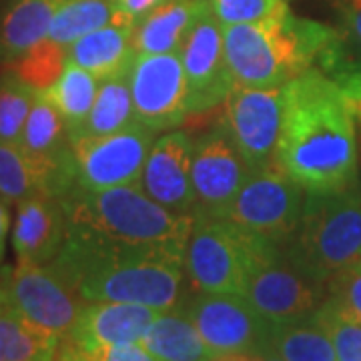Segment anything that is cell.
Wrapping results in <instances>:
<instances>
[{
    "mask_svg": "<svg viewBox=\"0 0 361 361\" xmlns=\"http://www.w3.org/2000/svg\"><path fill=\"white\" fill-rule=\"evenodd\" d=\"M277 167L305 193L343 191L357 183L355 115L343 89L319 68L283 85Z\"/></svg>",
    "mask_w": 361,
    "mask_h": 361,
    "instance_id": "6da1fadb",
    "label": "cell"
},
{
    "mask_svg": "<svg viewBox=\"0 0 361 361\" xmlns=\"http://www.w3.org/2000/svg\"><path fill=\"white\" fill-rule=\"evenodd\" d=\"M52 269L85 301H121L175 310L183 295L185 257L151 247L121 245L66 231Z\"/></svg>",
    "mask_w": 361,
    "mask_h": 361,
    "instance_id": "7a4b0ae2",
    "label": "cell"
},
{
    "mask_svg": "<svg viewBox=\"0 0 361 361\" xmlns=\"http://www.w3.org/2000/svg\"><path fill=\"white\" fill-rule=\"evenodd\" d=\"M339 35L291 11L259 23L223 26L225 56L237 87L279 89L317 63Z\"/></svg>",
    "mask_w": 361,
    "mask_h": 361,
    "instance_id": "3957f363",
    "label": "cell"
},
{
    "mask_svg": "<svg viewBox=\"0 0 361 361\" xmlns=\"http://www.w3.org/2000/svg\"><path fill=\"white\" fill-rule=\"evenodd\" d=\"M65 207L68 231L85 233L121 245L163 249L185 257L195 215L159 205L141 185L89 191L75 185L59 197Z\"/></svg>",
    "mask_w": 361,
    "mask_h": 361,
    "instance_id": "277c9868",
    "label": "cell"
},
{
    "mask_svg": "<svg viewBox=\"0 0 361 361\" xmlns=\"http://www.w3.org/2000/svg\"><path fill=\"white\" fill-rule=\"evenodd\" d=\"M283 257L313 281L327 285L361 263V191L353 185L331 193H305L295 233Z\"/></svg>",
    "mask_w": 361,
    "mask_h": 361,
    "instance_id": "5b68a950",
    "label": "cell"
},
{
    "mask_svg": "<svg viewBox=\"0 0 361 361\" xmlns=\"http://www.w3.org/2000/svg\"><path fill=\"white\" fill-rule=\"evenodd\" d=\"M281 249L229 219L195 217L185 249V271L201 293L243 295L249 277Z\"/></svg>",
    "mask_w": 361,
    "mask_h": 361,
    "instance_id": "8992f818",
    "label": "cell"
},
{
    "mask_svg": "<svg viewBox=\"0 0 361 361\" xmlns=\"http://www.w3.org/2000/svg\"><path fill=\"white\" fill-rule=\"evenodd\" d=\"M305 191L279 167L251 171L227 219L271 245L283 249L295 233Z\"/></svg>",
    "mask_w": 361,
    "mask_h": 361,
    "instance_id": "52a82bcc",
    "label": "cell"
},
{
    "mask_svg": "<svg viewBox=\"0 0 361 361\" xmlns=\"http://www.w3.org/2000/svg\"><path fill=\"white\" fill-rule=\"evenodd\" d=\"M155 139V130L141 123L113 135L71 139L77 185L89 191L141 185Z\"/></svg>",
    "mask_w": 361,
    "mask_h": 361,
    "instance_id": "ba28073f",
    "label": "cell"
},
{
    "mask_svg": "<svg viewBox=\"0 0 361 361\" xmlns=\"http://www.w3.org/2000/svg\"><path fill=\"white\" fill-rule=\"evenodd\" d=\"M185 311L193 319L211 353H263L271 349L275 325L267 322L245 295L199 291Z\"/></svg>",
    "mask_w": 361,
    "mask_h": 361,
    "instance_id": "9c48e42d",
    "label": "cell"
},
{
    "mask_svg": "<svg viewBox=\"0 0 361 361\" xmlns=\"http://www.w3.org/2000/svg\"><path fill=\"white\" fill-rule=\"evenodd\" d=\"M249 175L251 169L223 125L195 139L191 165L195 217L227 219L233 201Z\"/></svg>",
    "mask_w": 361,
    "mask_h": 361,
    "instance_id": "30bf717a",
    "label": "cell"
},
{
    "mask_svg": "<svg viewBox=\"0 0 361 361\" xmlns=\"http://www.w3.org/2000/svg\"><path fill=\"white\" fill-rule=\"evenodd\" d=\"M283 116V87H235L225 101L223 127L251 171L277 167V142Z\"/></svg>",
    "mask_w": 361,
    "mask_h": 361,
    "instance_id": "8fae6325",
    "label": "cell"
},
{
    "mask_svg": "<svg viewBox=\"0 0 361 361\" xmlns=\"http://www.w3.org/2000/svg\"><path fill=\"white\" fill-rule=\"evenodd\" d=\"M129 80L141 125L159 133L177 129L187 118V78L180 52L137 54Z\"/></svg>",
    "mask_w": 361,
    "mask_h": 361,
    "instance_id": "7c38bea8",
    "label": "cell"
},
{
    "mask_svg": "<svg viewBox=\"0 0 361 361\" xmlns=\"http://www.w3.org/2000/svg\"><path fill=\"white\" fill-rule=\"evenodd\" d=\"M4 287L14 310L61 337L71 334L87 303L51 265L16 263Z\"/></svg>",
    "mask_w": 361,
    "mask_h": 361,
    "instance_id": "4fadbf2b",
    "label": "cell"
},
{
    "mask_svg": "<svg viewBox=\"0 0 361 361\" xmlns=\"http://www.w3.org/2000/svg\"><path fill=\"white\" fill-rule=\"evenodd\" d=\"M243 295L267 322L285 325L310 319L325 301L327 285L313 281L277 253L253 271Z\"/></svg>",
    "mask_w": 361,
    "mask_h": 361,
    "instance_id": "5bb4252c",
    "label": "cell"
},
{
    "mask_svg": "<svg viewBox=\"0 0 361 361\" xmlns=\"http://www.w3.org/2000/svg\"><path fill=\"white\" fill-rule=\"evenodd\" d=\"M187 78L189 115L211 111L231 97L235 90L231 68L225 56L223 25L213 11L199 18L180 49Z\"/></svg>",
    "mask_w": 361,
    "mask_h": 361,
    "instance_id": "9a60e30c",
    "label": "cell"
},
{
    "mask_svg": "<svg viewBox=\"0 0 361 361\" xmlns=\"http://www.w3.org/2000/svg\"><path fill=\"white\" fill-rule=\"evenodd\" d=\"M193 147L189 133L169 130L153 142L141 177V187L153 201L183 215H195Z\"/></svg>",
    "mask_w": 361,
    "mask_h": 361,
    "instance_id": "2e32d148",
    "label": "cell"
},
{
    "mask_svg": "<svg viewBox=\"0 0 361 361\" xmlns=\"http://www.w3.org/2000/svg\"><path fill=\"white\" fill-rule=\"evenodd\" d=\"M159 311L137 303L87 301L71 334L63 337L78 351L141 343Z\"/></svg>",
    "mask_w": 361,
    "mask_h": 361,
    "instance_id": "e0dca14e",
    "label": "cell"
},
{
    "mask_svg": "<svg viewBox=\"0 0 361 361\" xmlns=\"http://www.w3.org/2000/svg\"><path fill=\"white\" fill-rule=\"evenodd\" d=\"M65 207L59 197L35 195L16 205L13 249L18 263L49 265L66 241Z\"/></svg>",
    "mask_w": 361,
    "mask_h": 361,
    "instance_id": "ac0fdd59",
    "label": "cell"
},
{
    "mask_svg": "<svg viewBox=\"0 0 361 361\" xmlns=\"http://www.w3.org/2000/svg\"><path fill=\"white\" fill-rule=\"evenodd\" d=\"M137 25L116 16L111 25L97 28L66 47V61L89 71L99 82L130 73L137 59Z\"/></svg>",
    "mask_w": 361,
    "mask_h": 361,
    "instance_id": "d6986e66",
    "label": "cell"
},
{
    "mask_svg": "<svg viewBox=\"0 0 361 361\" xmlns=\"http://www.w3.org/2000/svg\"><path fill=\"white\" fill-rule=\"evenodd\" d=\"M209 11V0H171L137 25L135 49L139 54L180 52L193 26Z\"/></svg>",
    "mask_w": 361,
    "mask_h": 361,
    "instance_id": "ffe728a7",
    "label": "cell"
},
{
    "mask_svg": "<svg viewBox=\"0 0 361 361\" xmlns=\"http://www.w3.org/2000/svg\"><path fill=\"white\" fill-rule=\"evenodd\" d=\"M66 0H14L0 14V52L13 63L49 37L52 20Z\"/></svg>",
    "mask_w": 361,
    "mask_h": 361,
    "instance_id": "44dd1931",
    "label": "cell"
},
{
    "mask_svg": "<svg viewBox=\"0 0 361 361\" xmlns=\"http://www.w3.org/2000/svg\"><path fill=\"white\" fill-rule=\"evenodd\" d=\"M159 361H207L213 353L187 311H159L141 341Z\"/></svg>",
    "mask_w": 361,
    "mask_h": 361,
    "instance_id": "7402d4cb",
    "label": "cell"
},
{
    "mask_svg": "<svg viewBox=\"0 0 361 361\" xmlns=\"http://www.w3.org/2000/svg\"><path fill=\"white\" fill-rule=\"evenodd\" d=\"M129 75L130 73H125L118 77L106 78L99 85V92H97V99L89 116L77 129L68 133L71 139L113 135L139 123L135 104H133V94H130Z\"/></svg>",
    "mask_w": 361,
    "mask_h": 361,
    "instance_id": "603a6c76",
    "label": "cell"
},
{
    "mask_svg": "<svg viewBox=\"0 0 361 361\" xmlns=\"http://www.w3.org/2000/svg\"><path fill=\"white\" fill-rule=\"evenodd\" d=\"M61 339L26 319L11 303L0 311V361H54Z\"/></svg>",
    "mask_w": 361,
    "mask_h": 361,
    "instance_id": "cb8c5ba5",
    "label": "cell"
},
{
    "mask_svg": "<svg viewBox=\"0 0 361 361\" xmlns=\"http://www.w3.org/2000/svg\"><path fill=\"white\" fill-rule=\"evenodd\" d=\"M97 92H99V80L82 66L66 61L61 78L39 94L61 113L71 133L89 116Z\"/></svg>",
    "mask_w": 361,
    "mask_h": 361,
    "instance_id": "d4e9b609",
    "label": "cell"
},
{
    "mask_svg": "<svg viewBox=\"0 0 361 361\" xmlns=\"http://www.w3.org/2000/svg\"><path fill=\"white\" fill-rule=\"evenodd\" d=\"M271 349L283 361H337L327 331L313 317L275 325Z\"/></svg>",
    "mask_w": 361,
    "mask_h": 361,
    "instance_id": "484cf974",
    "label": "cell"
},
{
    "mask_svg": "<svg viewBox=\"0 0 361 361\" xmlns=\"http://www.w3.org/2000/svg\"><path fill=\"white\" fill-rule=\"evenodd\" d=\"M35 195H51L47 177L20 145L0 141V197L18 205Z\"/></svg>",
    "mask_w": 361,
    "mask_h": 361,
    "instance_id": "4316f807",
    "label": "cell"
},
{
    "mask_svg": "<svg viewBox=\"0 0 361 361\" xmlns=\"http://www.w3.org/2000/svg\"><path fill=\"white\" fill-rule=\"evenodd\" d=\"M116 0H66L52 20L49 39L68 47L116 18Z\"/></svg>",
    "mask_w": 361,
    "mask_h": 361,
    "instance_id": "83f0119b",
    "label": "cell"
},
{
    "mask_svg": "<svg viewBox=\"0 0 361 361\" xmlns=\"http://www.w3.org/2000/svg\"><path fill=\"white\" fill-rule=\"evenodd\" d=\"M66 66V47L54 42L52 39H42L35 47H30L25 54L8 63V68L14 77L20 78L25 85L37 92H42L52 87Z\"/></svg>",
    "mask_w": 361,
    "mask_h": 361,
    "instance_id": "f1b7e54d",
    "label": "cell"
},
{
    "mask_svg": "<svg viewBox=\"0 0 361 361\" xmlns=\"http://www.w3.org/2000/svg\"><path fill=\"white\" fill-rule=\"evenodd\" d=\"M37 94V90L14 77L11 71L0 77V141L20 142Z\"/></svg>",
    "mask_w": 361,
    "mask_h": 361,
    "instance_id": "f546056e",
    "label": "cell"
},
{
    "mask_svg": "<svg viewBox=\"0 0 361 361\" xmlns=\"http://www.w3.org/2000/svg\"><path fill=\"white\" fill-rule=\"evenodd\" d=\"M331 339L337 361H361V322L325 297L319 310L311 315Z\"/></svg>",
    "mask_w": 361,
    "mask_h": 361,
    "instance_id": "4dcf8cb0",
    "label": "cell"
},
{
    "mask_svg": "<svg viewBox=\"0 0 361 361\" xmlns=\"http://www.w3.org/2000/svg\"><path fill=\"white\" fill-rule=\"evenodd\" d=\"M209 4L223 26L259 23L289 11L285 0H209Z\"/></svg>",
    "mask_w": 361,
    "mask_h": 361,
    "instance_id": "1f68e13d",
    "label": "cell"
},
{
    "mask_svg": "<svg viewBox=\"0 0 361 361\" xmlns=\"http://www.w3.org/2000/svg\"><path fill=\"white\" fill-rule=\"evenodd\" d=\"M327 297L361 322V263L337 273L327 283Z\"/></svg>",
    "mask_w": 361,
    "mask_h": 361,
    "instance_id": "d6a6232c",
    "label": "cell"
},
{
    "mask_svg": "<svg viewBox=\"0 0 361 361\" xmlns=\"http://www.w3.org/2000/svg\"><path fill=\"white\" fill-rule=\"evenodd\" d=\"M68 343V341H66ZM71 345V343H68ZM73 348V345H71ZM75 349V348H73ZM78 355L85 361H159L145 348L142 343H127V345H113V348H99L90 351H78Z\"/></svg>",
    "mask_w": 361,
    "mask_h": 361,
    "instance_id": "836d02e7",
    "label": "cell"
},
{
    "mask_svg": "<svg viewBox=\"0 0 361 361\" xmlns=\"http://www.w3.org/2000/svg\"><path fill=\"white\" fill-rule=\"evenodd\" d=\"M343 23H345V37H348L349 51L355 54L361 63V0H345L343 2ZM343 37V39H345Z\"/></svg>",
    "mask_w": 361,
    "mask_h": 361,
    "instance_id": "e575fe53",
    "label": "cell"
},
{
    "mask_svg": "<svg viewBox=\"0 0 361 361\" xmlns=\"http://www.w3.org/2000/svg\"><path fill=\"white\" fill-rule=\"evenodd\" d=\"M167 2L171 0H116V16L129 20L133 25H139L147 14H151Z\"/></svg>",
    "mask_w": 361,
    "mask_h": 361,
    "instance_id": "d590c367",
    "label": "cell"
},
{
    "mask_svg": "<svg viewBox=\"0 0 361 361\" xmlns=\"http://www.w3.org/2000/svg\"><path fill=\"white\" fill-rule=\"evenodd\" d=\"M8 231H11V209H8V203L0 197V263L4 259Z\"/></svg>",
    "mask_w": 361,
    "mask_h": 361,
    "instance_id": "8d00e7d4",
    "label": "cell"
},
{
    "mask_svg": "<svg viewBox=\"0 0 361 361\" xmlns=\"http://www.w3.org/2000/svg\"><path fill=\"white\" fill-rule=\"evenodd\" d=\"M207 361H261V353L251 351H229V353H213Z\"/></svg>",
    "mask_w": 361,
    "mask_h": 361,
    "instance_id": "74e56055",
    "label": "cell"
},
{
    "mask_svg": "<svg viewBox=\"0 0 361 361\" xmlns=\"http://www.w3.org/2000/svg\"><path fill=\"white\" fill-rule=\"evenodd\" d=\"M56 361H85V360H82L77 351L66 343L65 339H61V348H59V353H56Z\"/></svg>",
    "mask_w": 361,
    "mask_h": 361,
    "instance_id": "f35d334b",
    "label": "cell"
},
{
    "mask_svg": "<svg viewBox=\"0 0 361 361\" xmlns=\"http://www.w3.org/2000/svg\"><path fill=\"white\" fill-rule=\"evenodd\" d=\"M261 361H283V360L279 357V353H277V351L267 349V351H263V353H261Z\"/></svg>",
    "mask_w": 361,
    "mask_h": 361,
    "instance_id": "ab89813d",
    "label": "cell"
},
{
    "mask_svg": "<svg viewBox=\"0 0 361 361\" xmlns=\"http://www.w3.org/2000/svg\"><path fill=\"white\" fill-rule=\"evenodd\" d=\"M8 305V293H6V287L4 283H0V311Z\"/></svg>",
    "mask_w": 361,
    "mask_h": 361,
    "instance_id": "60d3db41",
    "label": "cell"
},
{
    "mask_svg": "<svg viewBox=\"0 0 361 361\" xmlns=\"http://www.w3.org/2000/svg\"><path fill=\"white\" fill-rule=\"evenodd\" d=\"M4 68H8V61H6V59L2 56V52H0V77H2L4 73H6Z\"/></svg>",
    "mask_w": 361,
    "mask_h": 361,
    "instance_id": "b9f144b4",
    "label": "cell"
},
{
    "mask_svg": "<svg viewBox=\"0 0 361 361\" xmlns=\"http://www.w3.org/2000/svg\"><path fill=\"white\" fill-rule=\"evenodd\" d=\"M14 0H0V14L4 13V11H6V8H8V6H11V4H13Z\"/></svg>",
    "mask_w": 361,
    "mask_h": 361,
    "instance_id": "7bdbcfd3",
    "label": "cell"
},
{
    "mask_svg": "<svg viewBox=\"0 0 361 361\" xmlns=\"http://www.w3.org/2000/svg\"><path fill=\"white\" fill-rule=\"evenodd\" d=\"M351 109H353V115H355V118H360L361 121V103L351 104Z\"/></svg>",
    "mask_w": 361,
    "mask_h": 361,
    "instance_id": "ee69618b",
    "label": "cell"
},
{
    "mask_svg": "<svg viewBox=\"0 0 361 361\" xmlns=\"http://www.w3.org/2000/svg\"><path fill=\"white\" fill-rule=\"evenodd\" d=\"M54 361H56V360H54Z\"/></svg>",
    "mask_w": 361,
    "mask_h": 361,
    "instance_id": "f6af8a7d",
    "label": "cell"
}]
</instances>
